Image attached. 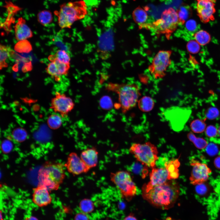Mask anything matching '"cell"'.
Wrapping results in <instances>:
<instances>
[{
  "instance_id": "cell-1",
  "label": "cell",
  "mask_w": 220,
  "mask_h": 220,
  "mask_svg": "<svg viewBox=\"0 0 220 220\" xmlns=\"http://www.w3.org/2000/svg\"><path fill=\"white\" fill-rule=\"evenodd\" d=\"M143 198L151 204L163 210L172 207L180 193V187L175 181L166 182L148 189H142Z\"/></svg>"
},
{
  "instance_id": "cell-2",
  "label": "cell",
  "mask_w": 220,
  "mask_h": 220,
  "mask_svg": "<svg viewBox=\"0 0 220 220\" xmlns=\"http://www.w3.org/2000/svg\"><path fill=\"white\" fill-rule=\"evenodd\" d=\"M65 167L61 163L46 162L38 171L39 184L46 186L50 191L57 190L65 178Z\"/></svg>"
},
{
  "instance_id": "cell-3",
  "label": "cell",
  "mask_w": 220,
  "mask_h": 220,
  "mask_svg": "<svg viewBox=\"0 0 220 220\" xmlns=\"http://www.w3.org/2000/svg\"><path fill=\"white\" fill-rule=\"evenodd\" d=\"M54 13L58 17L60 28H70L75 22L85 17L87 14V6L83 0L65 3L61 5L59 10L55 11Z\"/></svg>"
},
{
  "instance_id": "cell-4",
  "label": "cell",
  "mask_w": 220,
  "mask_h": 220,
  "mask_svg": "<svg viewBox=\"0 0 220 220\" xmlns=\"http://www.w3.org/2000/svg\"><path fill=\"white\" fill-rule=\"evenodd\" d=\"M106 90L118 95L120 107L123 112L134 108L140 95L139 87L135 84H118L109 83L105 86Z\"/></svg>"
},
{
  "instance_id": "cell-5",
  "label": "cell",
  "mask_w": 220,
  "mask_h": 220,
  "mask_svg": "<svg viewBox=\"0 0 220 220\" xmlns=\"http://www.w3.org/2000/svg\"><path fill=\"white\" fill-rule=\"evenodd\" d=\"M180 24L177 13L172 7L164 10L160 18L152 23H145L139 27L152 29L157 33L165 34L168 38Z\"/></svg>"
},
{
  "instance_id": "cell-6",
  "label": "cell",
  "mask_w": 220,
  "mask_h": 220,
  "mask_svg": "<svg viewBox=\"0 0 220 220\" xmlns=\"http://www.w3.org/2000/svg\"><path fill=\"white\" fill-rule=\"evenodd\" d=\"M137 160L143 164L152 168H154L158 159L156 147L149 142L144 144H133L129 149Z\"/></svg>"
},
{
  "instance_id": "cell-7",
  "label": "cell",
  "mask_w": 220,
  "mask_h": 220,
  "mask_svg": "<svg viewBox=\"0 0 220 220\" xmlns=\"http://www.w3.org/2000/svg\"><path fill=\"white\" fill-rule=\"evenodd\" d=\"M110 178L119 190L123 198L130 200L136 195L137 187L128 172L119 170L111 173Z\"/></svg>"
},
{
  "instance_id": "cell-8",
  "label": "cell",
  "mask_w": 220,
  "mask_h": 220,
  "mask_svg": "<svg viewBox=\"0 0 220 220\" xmlns=\"http://www.w3.org/2000/svg\"><path fill=\"white\" fill-rule=\"evenodd\" d=\"M171 53L170 51L161 50L154 57L149 70L155 78H161L165 75L166 70L171 63Z\"/></svg>"
},
{
  "instance_id": "cell-9",
  "label": "cell",
  "mask_w": 220,
  "mask_h": 220,
  "mask_svg": "<svg viewBox=\"0 0 220 220\" xmlns=\"http://www.w3.org/2000/svg\"><path fill=\"white\" fill-rule=\"evenodd\" d=\"M74 106V103L70 97L59 92L56 93L51 101V108L54 112L59 113L62 117H66Z\"/></svg>"
},
{
  "instance_id": "cell-10",
  "label": "cell",
  "mask_w": 220,
  "mask_h": 220,
  "mask_svg": "<svg viewBox=\"0 0 220 220\" xmlns=\"http://www.w3.org/2000/svg\"><path fill=\"white\" fill-rule=\"evenodd\" d=\"M191 165L193 166L189 178L190 183L194 185L201 184L206 181L211 171L205 163L193 160Z\"/></svg>"
},
{
  "instance_id": "cell-11",
  "label": "cell",
  "mask_w": 220,
  "mask_h": 220,
  "mask_svg": "<svg viewBox=\"0 0 220 220\" xmlns=\"http://www.w3.org/2000/svg\"><path fill=\"white\" fill-rule=\"evenodd\" d=\"M64 165L68 171L74 175L87 173L90 170L80 156L74 152L68 154Z\"/></svg>"
},
{
  "instance_id": "cell-12",
  "label": "cell",
  "mask_w": 220,
  "mask_h": 220,
  "mask_svg": "<svg viewBox=\"0 0 220 220\" xmlns=\"http://www.w3.org/2000/svg\"><path fill=\"white\" fill-rule=\"evenodd\" d=\"M197 1L196 11L201 21L206 23L214 20L215 9L213 0H200Z\"/></svg>"
},
{
  "instance_id": "cell-13",
  "label": "cell",
  "mask_w": 220,
  "mask_h": 220,
  "mask_svg": "<svg viewBox=\"0 0 220 220\" xmlns=\"http://www.w3.org/2000/svg\"><path fill=\"white\" fill-rule=\"evenodd\" d=\"M174 118L169 119L171 123L176 131H180L183 128L189 119L191 113V109L187 108H174Z\"/></svg>"
},
{
  "instance_id": "cell-14",
  "label": "cell",
  "mask_w": 220,
  "mask_h": 220,
  "mask_svg": "<svg viewBox=\"0 0 220 220\" xmlns=\"http://www.w3.org/2000/svg\"><path fill=\"white\" fill-rule=\"evenodd\" d=\"M50 192L46 186L38 184L33 189V201L40 207L48 205L51 203L52 199Z\"/></svg>"
},
{
  "instance_id": "cell-15",
  "label": "cell",
  "mask_w": 220,
  "mask_h": 220,
  "mask_svg": "<svg viewBox=\"0 0 220 220\" xmlns=\"http://www.w3.org/2000/svg\"><path fill=\"white\" fill-rule=\"evenodd\" d=\"M168 172L166 168H153L149 174L150 181L145 184L142 189H148L165 183L168 180Z\"/></svg>"
},
{
  "instance_id": "cell-16",
  "label": "cell",
  "mask_w": 220,
  "mask_h": 220,
  "mask_svg": "<svg viewBox=\"0 0 220 220\" xmlns=\"http://www.w3.org/2000/svg\"><path fill=\"white\" fill-rule=\"evenodd\" d=\"M15 38L20 41L31 38L33 33L26 24V21L22 17L19 18L14 26Z\"/></svg>"
},
{
  "instance_id": "cell-17",
  "label": "cell",
  "mask_w": 220,
  "mask_h": 220,
  "mask_svg": "<svg viewBox=\"0 0 220 220\" xmlns=\"http://www.w3.org/2000/svg\"><path fill=\"white\" fill-rule=\"evenodd\" d=\"M99 152L95 147L87 148L82 151L80 156L90 169L96 167L98 163Z\"/></svg>"
},
{
  "instance_id": "cell-18",
  "label": "cell",
  "mask_w": 220,
  "mask_h": 220,
  "mask_svg": "<svg viewBox=\"0 0 220 220\" xmlns=\"http://www.w3.org/2000/svg\"><path fill=\"white\" fill-rule=\"evenodd\" d=\"M5 7L8 12V15L5 22L2 24V28L7 33L11 30V24L14 22V16L20 9L18 6L14 5L11 2H6Z\"/></svg>"
},
{
  "instance_id": "cell-19",
  "label": "cell",
  "mask_w": 220,
  "mask_h": 220,
  "mask_svg": "<svg viewBox=\"0 0 220 220\" xmlns=\"http://www.w3.org/2000/svg\"><path fill=\"white\" fill-rule=\"evenodd\" d=\"M180 165V162L178 159L171 160L165 163V168L168 173V180L175 179L178 178L179 173L178 168Z\"/></svg>"
},
{
  "instance_id": "cell-20",
  "label": "cell",
  "mask_w": 220,
  "mask_h": 220,
  "mask_svg": "<svg viewBox=\"0 0 220 220\" xmlns=\"http://www.w3.org/2000/svg\"><path fill=\"white\" fill-rule=\"evenodd\" d=\"M0 52V68L1 70L2 68L8 66L6 61L7 58L12 56L15 52L10 47L1 44Z\"/></svg>"
},
{
  "instance_id": "cell-21",
  "label": "cell",
  "mask_w": 220,
  "mask_h": 220,
  "mask_svg": "<svg viewBox=\"0 0 220 220\" xmlns=\"http://www.w3.org/2000/svg\"><path fill=\"white\" fill-rule=\"evenodd\" d=\"M132 14L134 21L140 25L145 24L148 18L146 11L139 6L135 9Z\"/></svg>"
},
{
  "instance_id": "cell-22",
  "label": "cell",
  "mask_w": 220,
  "mask_h": 220,
  "mask_svg": "<svg viewBox=\"0 0 220 220\" xmlns=\"http://www.w3.org/2000/svg\"><path fill=\"white\" fill-rule=\"evenodd\" d=\"M138 106L142 111L147 112L151 110L154 107V102L153 100L148 96H144L138 101Z\"/></svg>"
},
{
  "instance_id": "cell-23",
  "label": "cell",
  "mask_w": 220,
  "mask_h": 220,
  "mask_svg": "<svg viewBox=\"0 0 220 220\" xmlns=\"http://www.w3.org/2000/svg\"><path fill=\"white\" fill-rule=\"evenodd\" d=\"M37 19L41 24L46 26L52 22L53 17L52 13L50 11L44 10L38 13Z\"/></svg>"
},
{
  "instance_id": "cell-24",
  "label": "cell",
  "mask_w": 220,
  "mask_h": 220,
  "mask_svg": "<svg viewBox=\"0 0 220 220\" xmlns=\"http://www.w3.org/2000/svg\"><path fill=\"white\" fill-rule=\"evenodd\" d=\"M48 60L50 61L54 59L65 64H70L71 59L68 54L63 50H58L54 55H51L48 57Z\"/></svg>"
},
{
  "instance_id": "cell-25",
  "label": "cell",
  "mask_w": 220,
  "mask_h": 220,
  "mask_svg": "<svg viewBox=\"0 0 220 220\" xmlns=\"http://www.w3.org/2000/svg\"><path fill=\"white\" fill-rule=\"evenodd\" d=\"M79 207L81 211L88 214L94 211V205L93 202L91 200L86 198L80 201Z\"/></svg>"
},
{
  "instance_id": "cell-26",
  "label": "cell",
  "mask_w": 220,
  "mask_h": 220,
  "mask_svg": "<svg viewBox=\"0 0 220 220\" xmlns=\"http://www.w3.org/2000/svg\"><path fill=\"white\" fill-rule=\"evenodd\" d=\"M195 40L201 45H205L211 40L210 34L206 31L200 30L196 32L194 35Z\"/></svg>"
},
{
  "instance_id": "cell-27",
  "label": "cell",
  "mask_w": 220,
  "mask_h": 220,
  "mask_svg": "<svg viewBox=\"0 0 220 220\" xmlns=\"http://www.w3.org/2000/svg\"><path fill=\"white\" fill-rule=\"evenodd\" d=\"M14 50L20 53H29L32 50L31 45L27 39L20 41L14 46Z\"/></svg>"
},
{
  "instance_id": "cell-28",
  "label": "cell",
  "mask_w": 220,
  "mask_h": 220,
  "mask_svg": "<svg viewBox=\"0 0 220 220\" xmlns=\"http://www.w3.org/2000/svg\"><path fill=\"white\" fill-rule=\"evenodd\" d=\"M47 124L51 129L56 130L59 128L61 125L62 119L61 116L56 114L50 115L47 120Z\"/></svg>"
},
{
  "instance_id": "cell-29",
  "label": "cell",
  "mask_w": 220,
  "mask_h": 220,
  "mask_svg": "<svg viewBox=\"0 0 220 220\" xmlns=\"http://www.w3.org/2000/svg\"><path fill=\"white\" fill-rule=\"evenodd\" d=\"M12 136L15 141L18 142H21L26 139L28 134L25 130L22 128L19 127L13 130Z\"/></svg>"
},
{
  "instance_id": "cell-30",
  "label": "cell",
  "mask_w": 220,
  "mask_h": 220,
  "mask_svg": "<svg viewBox=\"0 0 220 220\" xmlns=\"http://www.w3.org/2000/svg\"><path fill=\"white\" fill-rule=\"evenodd\" d=\"M189 139L192 142L195 146L199 149L205 148L207 145V141L203 138H197L192 133H189L188 135Z\"/></svg>"
},
{
  "instance_id": "cell-31",
  "label": "cell",
  "mask_w": 220,
  "mask_h": 220,
  "mask_svg": "<svg viewBox=\"0 0 220 220\" xmlns=\"http://www.w3.org/2000/svg\"><path fill=\"white\" fill-rule=\"evenodd\" d=\"M180 24H183L188 18L189 11L188 8L186 6H180L176 11Z\"/></svg>"
},
{
  "instance_id": "cell-32",
  "label": "cell",
  "mask_w": 220,
  "mask_h": 220,
  "mask_svg": "<svg viewBox=\"0 0 220 220\" xmlns=\"http://www.w3.org/2000/svg\"><path fill=\"white\" fill-rule=\"evenodd\" d=\"M190 128L193 131L196 133H201L206 129V124L202 120L196 119L191 123Z\"/></svg>"
},
{
  "instance_id": "cell-33",
  "label": "cell",
  "mask_w": 220,
  "mask_h": 220,
  "mask_svg": "<svg viewBox=\"0 0 220 220\" xmlns=\"http://www.w3.org/2000/svg\"><path fill=\"white\" fill-rule=\"evenodd\" d=\"M144 165L141 163H134L131 166V170L134 173L140 174L143 178H145L148 174V170L147 167L143 166Z\"/></svg>"
},
{
  "instance_id": "cell-34",
  "label": "cell",
  "mask_w": 220,
  "mask_h": 220,
  "mask_svg": "<svg viewBox=\"0 0 220 220\" xmlns=\"http://www.w3.org/2000/svg\"><path fill=\"white\" fill-rule=\"evenodd\" d=\"M47 73L50 75L54 77L57 80L60 79V75L57 65L54 61H52L48 65L46 69Z\"/></svg>"
},
{
  "instance_id": "cell-35",
  "label": "cell",
  "mask_w": 220,
  "mask_h": 220,
  "mask_svg": "<svg viewBox=\"0 0 220 220\" xmlns=\"http://www.w3.org/2000/svg\"><path fill=\"white\" fill-rule=\"evenodd\" d=\"M52 61H54L56 63L61 76L68 74L70 68V64H65L57 59H53L51 62Z\"/></svg>"
},
{
  "instance_id": "cell-36",
  "label": "cell",
  "mask_w": 220,
  "mask_h": 220,
  "mask_svg": "<svg viewBox=\"0 0 220 220\" xmlns=\"http://www.w3.org/2000/svg\"><path fill=\"white\" fill-rule=\"evenodd\" d=\"M186 48L190 53L196 54L200 51V45L195 40H191L187 43Z\"/></svg>"
},
{
  "instance_id": "cell-37",
  "label": "cell",
  "mask_w": 220,
  "mask_h": 220,
  "mask_svg": "<svg viewBox=\"0 0 220 220\" xmlns=\"http://www.w3.org/2000/svg\"><path fill=\"white\" fill-rule=\"evenodd\" d=\"M219 115L218 109L215 107H211L208 108L206 111V117L209 119L213 120L217 118Z\"/></svg>"
},
{
  "instance_id": "cell-38",
  "label": "cell",
  "mask_w": 220,
  "mask_h": 220,
  "mask_svg": "<svg viewBox=\"0 0 220 220\" xmlns=\"http://www.w3.org/2000/svg\"><path fill=\"white\" fill-rule=\"evenodd\" d=\"M205 132L206 135L211 138L216 137L218 134V129L215 126L212 125L208 126L206 128Z\"/></svg>"
},
{
  "instance_id": "cell-39",
  "label": "cell",
  "mask_w": 220,
  "mask_h": 220,
  "mask_svg": "<svg viewBox=\"0 0 220 220\" xmlns=\"http://www.w3.org/2000/svg\"><path fill=\"white\" fill-rule=\"evenodd\" d=\"M1 148L4 153H8L12 149L13 145L12 142L9 140H4L1 144Z\"/></svg>"
},
{
  "instance_id": "cell-40",
  "label": "cell",
  "mask_w": 220,
  "mask_h": 220,
  "mask_svg": "<svg viewBox=\"0 0 220 220\" xmlns=\"http://www.w3.org/2000/svg\"><path fill=\"white\" fill-rule=\"evenodd\" d=\"M185 28L189 31L193 32L196 30L197 28L196 22L193 20H187L185 23Z\"/></svg>"
},
{
  "instance_id": "cell-41",
  "label": "cell",
  "mask_w": 220,
  "mask_h": 220,
  "mask_svg": "<svg viewBox=\"0 0 220 220\" xmlns=\"http://www.w3.org/2000/svg\"><path fill=\"white\" fill-rule=\"evenodd\" d=\"M74 220H90V219L88 214L81 211L76 214Z\"/></svg>"
},
{
  "instance_id": "cell-42",
  "label": "cell",
  "mask_w": 220,
  "mask_h": 220,
  "mask_svg": "<svg viewBox=\"0 0 220 220\" xmlns=\"http://www.w3.org/2000/svg\"><path fill=\"white\" fill-rule=\"evenodd\" d=\"M207 151L210 154H215L217 151V146L211 143L207 145Z\"/></svg>"
},
{
  "instance_id": "cell-43",
  "label": "cell",
  "mask_w": 220,
  "mask_h": 220,
  "mask_svg": "<svg viewBox=\"0 0 220 220\" xmlns=\"http://www.w3.org/2000/svg\"><path fill=\"white\" fill-rule=\"evenodd\" d=\"M123 220H138L133 213H130Z\"/></svg>"
},
{
  "instance_id": "cell-44",
  "label": "cell",
  "mask_w": 220,
  "mask_h": 220,
  "mask_svg": "<svg viewBox=\"0 0 220 220\" xmlns=\"http://www.w3.org/2000/svg\"><path fill=\"white\" fill-rule=\"evenodd\" d=\"M215 164L217 168L220 169V156L215 159Z\"/></svg>"
},
{
  "instance_id": "cell-45",
  "label": "cell",
  "mask_w": 220,
  "mask_h": 220,
  "mask_svg": "<svg viewBox=\"0 0 220 220\" xmlns=\"http://www.w3.org/2000/svg\"><path fill=\"white\" fill-rule=\"evenodd\" d=\"M24 220H38V219L35 217L30 215L26 217Z\"/></svg>"
},
{
  "instance_id": "cell-46",
  "label": "cell",
  "mask_w": 220,
  "mask_h": 220,
  "mask_svg": "<svg viewBox=\"0 0 220 220\" xmlns=\"http://www.w3.org/2000/svg\"><path fill=\"white\" fill-rule=\"evenodd\" d=\"M163 220H177L172 218L170 217H168Z\"/></svg>"
},
{
  "instance_id": "cell-47",
  "label": "cell",
  "mask_w": 220,
  "mask_h": 220,
  "mask_svg": "<svg viewBox=\"0 0 220 220\" xmlns=\"http://www.w3.org/2000/svg\"><path fill=\"white\" fill-rule=\"evenodd\" d=\"M218 134L219 135V136L220 137V126L219 127V128L218 129Z\"/></svg>"
},
{
  "instance_id": "cell-48",
  "label": "cell",
  "mask_w": 220,
  "mask_h": 220,
  "mask_svg": "<svg viewBox=\"0 0 220 220\" xmlns=\"http://www.w3.org/2000/svg\"><path fill=\"white\" fill-rule=\"evenodd\" d=\"M197 1L200 0H196ZM204 0V1H210V0Z\"/></svg>"
}]
</instances>
